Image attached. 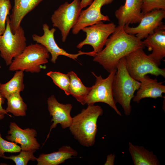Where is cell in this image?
Masks as SVG:
<instances>
[{"instance_id": "cell-1", "label": "cell", "mask_w": 165, "mask_h": 165, "mask_svg": "<svg viewBox=\"0 0 165 165\" xmlns=\"http://www.w3.org/2000/svg\"><path fill=\"white\" fill-rule=\"evenodd\" d=\"M105 47L94 57L93 61L108 72L116 69L120 60L131 52L145 46L135 35L126 33L124 26L119 25L108 38Z\"/></svg>"}, {"instance_id": "cell-2", "label": "cell", "mask_w": 165, "mask_h": 165, "mask_svg": "<svg viewBox=\"0 0 165 165\" xmlns=\"http://www.w3.org/2000/svg\"><path fill=\"white\" fill-rule=\"evenodd\" d=\"M103 113L100 106L88 105L86 108L73 117L69 130L81 145L90 147L94 144L97 131V119Z\"/></svg>"}, {"instance_id": "cell-3", "label": "cell", "mask_w": 165, "mask_h": 165, "mask_svg": "<svg viewBox=\"0 0 165 165\" xmlns=\"http://www.w3.org/2000/svg\"><path fill=\"white\" fill-rule=\"evenodd\" d=\"M141 83L133 79L126 67L125 57L120 59L116 68L112 85V94L116 103L123 108L125 115H130L132 108L131 101L134 93L140 86Z\"/></svg>"}, {"instance_id": "cell-4", "label": "cell", "mask_w": 165, "mask_h": 165, "mask_svg": "<svg viewBox=\"0 0 165 165\" xmlns=\"http://www.w3.org/2000/svg\"><path fill=\"white\" fill-rule=\"evenodd\" d=\"M49 57V52L43 46L37 43L31 44L13 59L9 70L38 73L43 68L42 65L48 62Z\"/></svg>"}, {"instance_id": "cell-5", "label": "cell", "mask_w": 165, "mask_h": 165, "mask_svg": "<svg viewBox=\"0 0 165 165\" xmlns=\"http://www.w3.org/2000/svg\"><path fill=\"white\" fill-rule=\"evenodd\" d=\"M143 49H137L125 57L126 67L130 75L138 81L148 74L165 78V68H160Z\"/></svg>"}, {"instance_id": "cell-6", "label": "cell", "mask_w": 165, "mask_h": 165, "mask_svg": "<svg viewBox=\"0 0 165 165\" xmlns=\"http://www.w3.org/2000/svg\"><path fill=\"white\" fill-rule=\"evenodd\" d=\"M24 31L21 26L13 33L10 26V19L8 16L6 29L0 35V56L9 66L13 59L21 53L27 46Z\"/></svg>"}, {"instance_id": "cell-7", "label": "cell", "mask_w": 165, "mask_h": 165, "mask_svg": "<svg viewBox=\"0 0 165 165\" xmlns=\"http://www.w3.org/2000/svg\"><path fill=\"white\" fill-rule=\"evenodd\" d=\"M82 9L80 0L65 2L61 5L52 14L51 19L54 27L60 31L62 41L64 42L71 29L76 23Z\"/></svg>"}, {"instance_id": "cell-8", "label": "cell", "mask_w": 165, "mask_h": 165, "mask_svg": "<svg viewBox=\"0 0 165 165\" xmlns=\"http://www.w3.org/2000/svg\"><path fill=\"white\" fill-rule=\"evenodd\" d=\"M116 69L112 71L108 76L103 79L101 75L97 76L94 72L92 74L96 78L94 84L86 98V104L94 105L96 102L105 103L110 106L120 116L122 114L116 105L113 98L112 85Z\"/></svg>"}, {"instance_id": "cell-9", "label": "cell", "mask_w": 165, "mask_h": 165, "mask_svg": "<svg viewBox=\"0 0 165 165\" xmlns=\"http://www.w3.org/2000/svg\"><path fill=\"white\" fill-rule=\"evenodd\" d=\"M116 25L113 22L105 24L101 21L82 29L86 33V37L77 46L81 49L85 45L91 46L96 53L101 52L105 45L108 37L114 31Z\"/></svg>"}, {"instance_id": "cell-10", "label": "cell", "mask_w": 165, "mask_h": 165, "mask_svg": "<svg viewBox=\"0 0 165 165\" xmlns=\"http://www.w3.org/2000/svg\"><path fill=\"white\" fill-rule=\"evenodd\" d=\"M42 29L43 34L40 36L36 34L32 35L33 40L36 43L40 44L44 46L49 53L51 54V61L53 64L56 63L59 56H64L75 60L78 57L82 55H86L94 57L96 54L93 51L90 52H83L81 50L75 54L67 53L66 51L60 47L56 42L54 38V34L56 29L53 28L50 29L48 25L46 23L43 24Z\"/></svg>"}, {"instance_id": "cell-11", "label": "cell", "mask_w": 165, "mask_h": 165, "mask_svg": "<svg viewBox=\"0 0 165 165\" xmlns=\"http://www.w3.org/2000/svg\"><path fill=\"white\" fill-rule=\"evenodd\" d=\"M165 18V10L154 9L143 14L137 27H131L129 25H125L124 29L127 33L135 35L138 39L141 40L153 33L163 24L162 21Z\"/></svg>"}, {"instance_id": "cell-12", "label": "cell", "mask_w": 165, "mask_h": 165, "mask_svg": "<svg viewBox=\"0 0 165 165\" xmlns=\"http://www.w3.org/2000/svg\"><path fill=\"white\" fill-rule=\"evenodd\" d=\"M114 0H94L86 9L82 10L77 22L72 28V32L77 34L83 28L101 21H110L108 16L101 12L104 5L112 3Z\"/></svg>"}, {"instance_id": "cell-13", "label": "cell", "mask_w": 165, "mask_h": 165, "mask_svg": "<svg viewBox=\"0 0 165 165\" xmlns=\"http://www.w3.org/2000/svg\"><path fill=\"white\" fill-rule=\"evenodd\" d=\"M47 103L48 111L52 117L51 122H53L45 141L49 137L52 130L56 128L57 124H60L62 128L65 129L70 127L73 119L70 114L72 108L71 104H64L59 103L54 95L48 98Z\"/></svg>"}, {"instance_id": "cell-14", "label": "cell", "mask_w": 165, "mask_h": 165, "mask_svg": "<svg viewBox=\"0 0 165 165\" xmlns=\"http://www.w3.org/2000/svg\"><path fill=\"white\" fill-rule=\"evenodd\" d=\"M9 135L6 137L8 140L20 145L21 150L28 151L39 149L40 145L37 140L36 130L27 128L23 129L14 122H11Z\"/></svg>"}, {"instance_id": "cell-15", "label": "cell", "mask_w": 165, "mask_h": 165, "mask_svg": "<svg viewBox=\"0 0 165 165\" xmlns=\"http://www.w3.org/2000/svg\"><path fill=\"white\" fill-rule=\"evenodd\" d=\"M143 0H126L115 12L119 25L124 26L139 23L143 15L142 12Z\"/></svg>"}, {"instance_id": "cell-16", "label": "cell", "mask_w": 165, "mask_h": 165, "mask_svg": "<svg viewBox=\"0 0 165 165\" xmlns=\"http://www.w3.org/2000/svg\"><path fill=\"white\" fill-rule=\"evenodd\" d=\"M142 41L148 50L152 51L148 55L159 66L165 57V26L163 24L153 33Z\"/></svg>"}, {"instance_id": "cell-17", "label": "cell", "mask_w": 165, "mask_h": 165, "mask_svg": "<svg viewBox=\"0 0 165 165\" xmlns=\"http://www.w3.org/2000/svg\"><path fill=\"white\" fill-rule=\"evenodd\" d=\"M140 86L133 98V101L139 103L142 99L151 98L156 99L163 97L162 94L165 93V86L163 82H158L156 79L150 78L145 75L139 81Z\"/></svg>"}, {"instance_id": "cell-18", "label": "cell", "mask_w": 165, "mask_h": 165, "mask_svg": "<svg viewBox=\"0 0 165 165\" xmlns=\"http://www.w3.org/2000/svg\"><path fill=\"white\" fill-rule=\"evenodd\" d=\"M43 0H14L12 13L9 16L10 26L14 33L20 27L24 16L34 9Z\"/></svg>"}, {"instance_id": "cell-19", "label": "cell", "mask_w": 165, "mask_h": 165, "mask_svg": "<svg viewBox=\"0 0 165 165\" xmlns=\"http://www.w3.org/2000/svg\"><path fill=\"white\" fill-rule=\"evenodd\" d=\"M77 155V151L71 146L64 145L60 148L57 151L40 154L36 160L38 165H58Z\"/></svg>"}, {"instance_id": "cell-20", "label": "cell", "mask_w": 165, "mask_h": 165, "mask_svg": "<svg viewBox=\"0 0 165 165\" xmlns=\"http://www.w3.org/2000/svg\"><path fill=\"white\" fill-rule=\"evenodd\" d=\"M129 151L134 165H159L156 156L143 146L129 143Z\"/></svg>"}, {"instance_id": "cell-21", "label": "cell", "mask_w": 165, "mask_h": 165, "mask_svg": "<svg viewBox=\"0 0 165 165\" xmlns=\"http://www.w3.org/2000/svg\"><path fill=\"white\" fill-rule=\"evenodd\" d=\"M67 74L70 79V95L82 105L85 104L86 98L91 89V87L86 86L74 72H69Z\"/></svg>"}, {"instance_id": "cell-22", "label": "cell", "mask_w": 165, "mask_h": 165, "mask_svg": "<svg viewBox=\"0 0 165 165\" xmlns=\"http://www.w3.org/2000/svg\"><path fill=\"white\" fill-rule=\"evenodd\" d=\"M23 71L15 72L13 77L7 82L0 84V93L5 98L15 93H20L25 87L24 83V74Z\"/></svg>"}, {"instance_id": "cell-23", "label": "cell", "mask_w": 165, "mask_h": 165, "mask_svg": "<svg viewBox=\"0 0 165 165\" xmlns=\"http://www.w3.org/2000/svg\"><path fill=\"white\" fill-rule=\"evenodd\" d=\"M6 99L7 106L5 110L7 113H11L16 116H26L27 106L20 96V93L13 94Z\"/></svg>"}, {"instance_id": "cell-24", "label": "cell", "mask_w": 165, "mask_h": 165, "mask_svg": "<svg viewBox=\"0 0 165 165\" xmlns=\"http://www.w3.org/2000/svg\"><path fill=\"white\" fill-rule=\"evenodd\" d=\"M46 75L52 79L55 85L64 91L66 95H70V79L67 74L58 72L50 71L47 73Z\"/></svg>"}, {"instance_id": "cell-25", "label": "cell", "mask_w": 165, "mask_h": 165, "mask_svg": "<svg viewBox=\"0 0 165 165\" xmlns=\"http://www.w3.org/2000/svg\"><path fill=\"white\" fill-rule=\"evenodd\" d=\"M35 151V150H21L20 154L17 155L6 156L4 155H0V157L12 160L14 162L16 165H26L30 160L32 161L36 160L37 158L34 155Z\"/></svg>"}, {"instance_id": "cell-26", "label": "cell", "mask_w": 165, "mask_h": 165, "mask_svg": "<svg viewBox=\"0 0 165 165\" xmlns=\"http://www.w3.org/2000/svg\"><path fill=\"white\" fill-rule=\"evenodd\" d=\"M11 8L9 0H0V35L5 32L6 19Z\"/></svg>"}, {"instance_id": "cell-27", "label": "cell", "mask_w": 165, "mask_h": 165, "mask_svg": "<svg viewBox=\"0 0 165 165\" xmlns=\"http://www.w3.org/2000/svg\"><path fill=\"white\" fill-rule=\"evenodd\" d=\"M160 9L165 10V0H143L141 10L143 14Z\"/></svg>"}, {"instance_id": "cell-28", "label": "cell", "mask_w": 165, "mask_h": 165, "mask_svg": "<svg viewBox=\"0 0 165 165\" xmlns=\"http://www.w3.org/2000/svg\"><path fill=\"white\" fill-rule=\"evenodd\" d=\"M21 150L20 146L16 143L3 139L0 133V155L3 156L6 152L16 153Z\"/></svg>"}, {"instance_id": "cell-29", "label": "cell", "mask_w": 165, "mask_h": 165, "mask_svg": "<svg viewBox=\"0 0 165 165\" xmlns=\"http://www.w3.org/2000/svg\"><path fill=\"white\" fill-rule=\"evenodd\" d=\"M5 99L0 93V120L3 119L5 117V114H7L6 110L4 109L2 106V105L4 103Z\"/></svg>"}, {"instance_id": "cell-30", "label": "cell", "mask_w": 165, "mask_h": 165, "mask_svg": "<svg viewBox=\"0 0 165 165\" xmlns=\"http://www.w3.org/2000/svg\"><path fill=\"white\" fill-rule=\"evenodd\" d=\"M115 158L114 154H111L108 155L107 157L105 163V165H113Z\"/></svg>"}, {"instance_id": "cell-31", "label": "cell", "mask_w": 165, "mask_h": 165, "mask_svg": "<svg viewBox=\"0 0 165 165\" xmlns=\"http://www.w3.org/2000/svg\"><path fill=\"white\" fill-rule=\"evenodd\" d=\"M93 0H81V7L82 9L89 6L93 2Z\"/></svg>"}]
</instances>
